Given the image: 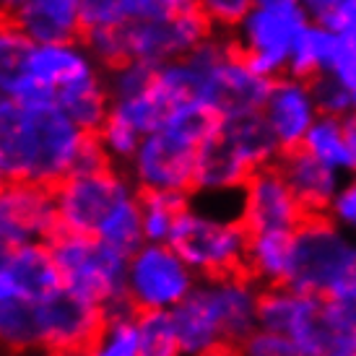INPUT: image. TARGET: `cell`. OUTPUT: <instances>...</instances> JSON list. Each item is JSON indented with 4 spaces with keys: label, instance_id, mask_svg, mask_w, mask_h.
I'll use <instances>...</instances> for the list:
<instances>
[{
    "label": "cell",
    "instance_id": "cell-1",
    "mask_svg": "<svg viewBox=\"0 0 356 356\" xmlns=\"http://www.w3.org/2000/svg\"><path fill=\"white\" fill-rule=\"evenodd\" d=\"M89 133L55 104L26 107L0 97V172L6 179L55 188L76 172Z\"/></svg>",
    "mask_w": 356,
    "mask_h": 356
},
{
    "label": "cell",
    "instance_id": "cell-2",
    "mask_svg": "<svg viewBox=\"0 0 356 356\" xmlns=\"http://www.w3.org/2000/svg\"><path fill=\"white\" fill-rule=\"evenodd\" d=\"M29 76L83 133L97 136L112 109V97L107 91L104 68L91 58L83 42L34 44Z\"/></svg>",
    "mask_w": 356,
    "mask_h": 356
},
{
    "label": "cell",
    "instance_id": "cell-3",
    "mask_svg": "<svg viewBox=\"0 0 356 356\" xmlns=\"http://www.w3.org/2000/svg\"><path fill=\"white\" fill-rule=\"evenodd\" d=\"M257 327L289 338L305 356H356V333L336 305L289 286L260 289Z\"/></svg>",
    "mask_w": 356,
    "mask_h": 356
},
{
    "label": "cell",
    "instance_id": "cell-4",
    "mask_svg": "<svg viewBox=\"0 0 356 356\" xmlns=\"http://www.w3.org/2000/svg\"><path fill=\"white\" fill-rule=\"evenodd\" d=\"M248 242L250 232L239 218L213 213L193 200L169 239L172 250L200 281L248 276Z\"/></svg>",
    "mask_w": 356,
    "mask_h": 356
},
{
    "label": "cell",
    "instance_id": "cell-5",
    "mask_svg": "<svg viewBox=\"0 0 356 356\" xmlns=\"http://www.w3.org/2000/svg\"><path fill=\"white\" fill-rule=\"evenodd\" d=\"M50 250L65 289L97 302L109 315L130 309L125 294L130 255L109 248L107 242L97 237H81L65 232H60L52 239Z\"/></svg>",
    "mask_w": 356,
    "mask_h": 356
},
{
    "label": "cell",
    "instance_id": "cell-6",
    "mask_svg": "<svg viewBox=\"0 0 356 356\" xmlns=\"http://www.w3.org/2000/svg\"><path fill=\"white\" fill-rule=\"evenodd\" d=\"M52 190L60 232L81 237H99V232L118 213V208L140 193L128 172L115 164L89 172H73Z\"/></svg>",
    "mask_w": 356,
    "mask_h": 356
},
{
    "label": "cell",
    "instance_id": "cell-7",
    "mask_svg": "<svg viewBox=\"0 0 356 356\" xmlns=\"http://www.w3.org/2000/svg\"><path fill=\"white\" fill-rule=\"evenodd\" d=\"M309 26L302 6H255L239 21L234 34V50L250 63L257 76L276 81L289 70V60L302 31Z\"/></svg>",
    "mask_w": 356,
    "mask_h": 356
},
{
    "label": "cell",
    "instance_id": "cell-8",
    "mask_svg": "<svg viewBox=\"0 0 356 356\" xmlns=\"http://www.w3.org/2000/svg\"><path fill=\"white\" fill-rule=\"evenodd\" d=\"M198 281L172 245L146 242L128 257V307L133 312H172L193 294Z\"/></svg>",
    "mask_w": 356,
    "mask_h": 356
},
{
    "label": "cell",
    "instance_id": "cell-9",
    "mask_svg": "<svg viewBox=\"0 0 356 356\" xmlns=\"http://www.w3.org/2000/svg\"><path fill=\"white\" fill-rule=\"evenodd\" d=\"M206 50V107L218 120L260 112L266 104L270 81L257 76L234 44L211 37L203 42Z\"/></svg>",
    "mask_w": 356,
    "mask_h": 356
},
{
    "label": "cell",
    "instance_id": "cell-10",
    "mask_svg": "<svg viewBox=\"0 0 356 356\" xmlns=\"http://www.w3.org/2000/svg\"><path fill=\"white\" fill-rule=\"evenodd\" d=\"M198 143L179 136L175 130L161 128L140 140L136 156L125 167L128 177L140 193H195V159Z\"/></svg>",
    "mask_w": 356,
    "mask_h": 356
},
{
    "label": "cell",
    "instance_id": "cell-11",
    "mask_svg": "<svg viewBox=\"0 0 356 356\" xmlns=\"http://www.w3.org/2000/svg\"><path fill=\"white\" fill-rule=\"evenodd\" d=\"M109 312L70 289H60L40 302L42 354L81 356L102 336Z\"/></svg>",
    "mask_w": 356,
    "mask_h": 356
},
{
    "label": "cell",
    "instance_id": "cell-12",
    "mask_svg": "<svg viewBox=\"0 0 356 356\" xmlns=\"http://www.w3.org/2000/svg\"><path fill=\"white\" fill-rule=\"evenodd\" d=\"M211 37L213 26L198 8L161 19L133 21L125 26L128 60H138L149 68H161L167 63L188 58Z\"/></svg>",
    "mask_w": 356,
    "mask_h": 356
},
{
    "label": "cell",
    "instance_id": "cell-13",
    "mask_svg": "<svg viewBox=\"0 0 356 356\" xmlns=\"http://www.w3.org/2000/svg\"><path fill=\"white\" fill-rule=\"evenodd\" d=\"M0 232L21 245H50L60 234L55 190L37 182L8 179L0 193Z\"/></svg>",
    "mask_w": 356,
    "mask_h": 356
},
{
    "label": "cell",
    "instance_id": "cell-14",
    "mask_svg": "<svg viewBox=\"0 0 356 356\" xmlns=\"http://www.w3.org/2000/svg\"><path fill=\"white\" fill-rule=\"evenodd\" d=\"M305 218V208L291 193L276 164L250 175L242 188V213H239V221L245 224L250 234L297 232Z\"/></svg>",
    "mask_w": 356,
    "mask_h": 356
},
{
    "label": "cell",
    "instance_id": "cell-15",
    "mask_svg": "<svg viewBox=\"0 0 356 356\" xmlns=\"http://www.w3.org/2000/svg\"><path fill=\"white\" fill-rule=\"evenodd\" d=\"M260 112L284 154L302 149L307 133L320 118L312 83L294 76H278L276 81H270L266 104Z\"/></svg>",
    "mask_w": 356,
    "mask_h": 356
},
{
    "label": "cell",
    "instance_id": "cell-16",
    "mask_svg": "<svg viewBox=\"0 0 356 356\" xmlns=\"http://www.w3.org/2000/svg\"><path fill=\"white\" fill-rule=\"evenodd\" d=\"M276 167L284 175L291 193L302 203L307 216H327L338 190L343 188V182H346L341 172L330 169L320 159L307 154L305 149L281 154Z\"/></svg>",
    "mask_w": 356,
    "mask_h": 356
},
{
    "label": "cell",
    "instance_id": "cell-17",
    "mask_svg": "<svg viewBox=\"0 0 356 356\" xmlns=\"http://www.w3.org/2000/svg\"><path fill=\"white\" fill-rule=\"evenodd\" d=\"M172 317H175V327H177L185 356H200L211 348L229 346L208 281H198L193 294L177 309H172Z\"/></svg>",
    "mask_w": 356,
    "mask_h": 356
},
{
    "label": "cell",
    "instance_id": "cell-18",
    "mask_svg": "<svg viewBox=\"0 0 356 356\" xmlns=\"http://www.w3.org/2000/svg\"><path fill=\"white\" fill-rule=\"evenodd\" d=\"M252 169L242 161L221 133L216 130L208 136L198 149L195 159V193L198 195H221V193H239L250 179Z\"/></svg>",
    "mask_w": 356,
    "mask_h": 356
},
{
    "label": "cell",
    "instance_id": "cell-19",
    "mask_svg": "<svg viewBox=\"0 0 356 356\" xmlns=\"http://www.w3.org/2000/svg\"><path fill=\"white\" fill-rule=\"evenodd\" d=\"M34 44L81 40V0H29L13 16Z\"/></svg>",
    "mask_w": 356,
    "mask_h": 356
},
{
    "label": "cell",
    "instance_id": "cell-20",
    "mask_svg": "<svg viewBox=\"0 0 356 356\" xmlns=\"http://www.w3.org/2000/svg\"><path fill=\"white\" fill-rule=\"evenodd\" d=\"M6 270L16 286V294L29 299V302H44L63 289V278H60L50 245H21V248H16L10 260L6 263Z\"/></svg>",
    "mask_w": 356,
    "mask_h": 356
},
{
    "label": "cell",
    "instance_id": "cell-21",
    "mask_svg": "<svg viewBox=\"0 0 356 356\" xmlns=\"http://www.w3.org/2000/svg\"><path fill=\"white\" fill-rule=\"evenodd\" d=\"M218 133L232 143V149L237 151L252 172L278 164V159L284 154L268 128L263 112H248L237 118L218 120Z\"/></svg>",
    "mask_w": 356,
    "mask_h": 356
},
{
    "label": "cell",
    "instance_id": "cell-22",
    "mask_svg": "<svg viewBox=\"0 0 356 356\" xmlns=\"http://www.w3.org/2000/svg\"><path fill=\"white\" fill-rule=\"evenodd\" d=\"M294 232H257L248 242V276L260 289L286 286Z\"/></svg>",
    "mask_w": 356,
    "mask_h": 356
},
{
    "label": "cell",
    "instance_id": "cell-23",
    "mask_svg": "<svg viewBox=\"0 0 356 356\" xmlns=\"http://www.w3.org/2000/svg\"><path fill=\"white\" fill-rule=\"evenodd\" d=\"M341 58H343L341 40L327 29L325 24L309 21V26L302 31V37H299L294 50H291L286 76H294V79L312 83L317 76L333 73V68L341 63Z\"/></svg>",
    "mask_w": 356,
    "mask_h": 356
},
{
    "label": "cell",
    "instance_id": "cell-24",
    "mask_svg": "<svg viewBox=\"0 0 356 356\" xmlns=\"http://www.w3.org/2000/svg\"><path fill=\"white\" fill-rule=\"evenodd\" d=\"M42 354L40 302L13 297L0 305V356Z\"/></svg>",
    "mask_w": 356,
    "mask_h": 356
},
{
    "label": "cell",
    "instance_id": "cell-25",
    "mask_svg": "<svg viewBox=\"0 0 356 356\" xmlns=\"http://www.w3.org/2000/svg\"><path fill=\"white\" fill-rule=\"evenodd\" d=\"M34 42L8 16H0V97L21 99L31 86L29 58Z\"/></svg>",
    "mask_w": 356,
    "mask_h": 356
},
{
    "label": "cell",
    "instance_id": "cell-26",
    "mask_svg": "<svg viewBox=\"0 0 356 356\" xmlns=\"http://www.w3.org/2000/svg\"><path fill=\"white\" fill-rule=\"evenodd\" d=\"M302 149L320 159L323 164L336 169L341 175L356 172V159L348 149L346 130H343V118H330V115H320L312 130L307 133Z\"/></svg>",
    "mask_w": 356,
    "mask_h": 356
},
{
    "label": "cell",
    "instance_id": "cell-27",
    "mask_svg": "<svg viewBox=\"0 0 356 356\" xmlns=\"http://www.w3.org/2000/svg\"><path fill=\"white\" fill-rule=\"evenodd\" d=\"M190 206V195L175 193H140V213H143V237L146 242L169 245L172 232L179 216Z\"/></svg>",
    "mask_w": 356,
    "mask_h": 356
},
{
    "label": "cell",
    "instance_id": "cell-28",
    "mask_svg": "<svg viewBox=\"0 0 356 356\" xmlns=\"http://www.w3.org/2000/svg\"><path fill=\"white\" fill-rule=\"evenodd\" d=\"M140 356H185L172 312H136Z\"/></svg>",
    "mask_w": 356,
    "mask_h": 356
},
{
    "label": "cell",
    "instance_id": "cell-29",
    "mask_svg": "<svg viewBox=\"0 0 356 356\" xmlns=\"http://www.w3.org/2000/svg\"><path fill=\"white\" fill-rule=\"evenodd\" d=\"M81 356H140L138 354V327L136 312H115L109 315L102 336Z\"/></svg>",
    "mask_w": 356,
    "mask_h": 356
},
{
    "label": "cell",
    "instance_id": "cell-30",
    "mask_svg": "<svg viewBox=\"0 0 356 356\" xmlns=\"http://www.w3.org/2000/svg\"><path fill=\"white\" fill-rule=\"evenodd\" d=\"M94 138H97V143L102 146L109 164L125 169L130 164V159L136 156V151H138L143 136H140L130 122L118 118L115 112H109L107 120H104V125L97 130Z\"/></svg>",
    "mask_w": 356,
    "mask_h": 356
},
{
    "label": "cell",
    "instance_id": "cell-31",
    "mask_svg": "<svg viewBox=\"0 0 356 356\" xmlns=\"http://www.w3.org/2000/svg\"><path fill=\"white\" fill-rule=\"evenodd\" d=\"M154 73H156V68H149L138 60H125L115 68H107L104 81H107V91L112 102L133 99V97H140L143 91H149L154 83Z\"/></svg>",
    "mask_w": 356,
    "mask_h": 356
},
{
    "label": "cell",
    "instance_id": "cell-32",
    "mask_svg": "<svg viewBox=\"0 0 356 356\" xmlns=\"http://www.w3.org/2000/svg\"><path fill=\"white\" fill-rule=\"evenodd\" d=\"M81 42L86 44L91 58L99 63L102 68H115L128 60V40H125V26L120 29H94L83 31Z\"/></svg>",
    "mask_w": 356,
    "mask_h": 356
},
{
    "label": "cell",
    "instance_id": "cell-33",
    "mask_svg": "<svg viewBox=\"0 0 356 356\" xmlns=\"http://www.w3.org/2000/svg\"><path fill=\"white\" fill-rule=\"evenodd\" d=\"M128 24L125 0H81V34L94 29H120Z\"/></svg>",
    "mask_w": 356,
    "mask_h": 356
},
{
    "label": "cell",
    "instance_id": "cell-34",
    "mask_svg": "<svg viewBox=\"0 0 356 356\" xmlns=\"http://www.w3.org/2000/svg\"><path fill=\"white\" fill-rule=\"evenodd\" d=\"M257 6V0H198V10L213 29H237L239 21Z\"/></svg>",
    "mask_w": 356,
    "mask_h": 356
},
{
    "label": "cell",
    "instance_id": "cell-35",
    "mask_svg": "<svg viewBox=\"0 0 356 356\" xmlns=\"http://www.w3.org/2000/svg\"><path fill=\"white\" fill-rule=\"evenodd\" d=\"M312 91H315L320 115H330V118H348V115H351L346 89L341 86V81H338L333 73L317 76V79L312 81Z\"/></svg>",
    "mask_w": 356,
    "mask_h": 356
},
{
    "label": "cell",
    "instance_id": "cell-36",
    "mask_svg": "<svg viewBox=\"0 0 356 356\" xmlns=\"http://www.w3.org/2000/svg\"><path fill=\"white\" fill-rule=\"evenodd\" d=\"M239 356H305V354L289 338L257 327L255 333L239 346Z\"/></svg>",
    "mask_w": 356,
    "mask_h": 356
},
{
    "label": "cell",
    "instance_id": "cell-37",
    "mask_svg": "<svg viewBox=\"0 0 356 356\" xmlns=\"http://www.w3.org/2000/svg\"><path fill=\"white\" fill-rule=\"evenodd\" d=\"M325 26L341 40L343 58H356V0H346V3L325 21Z\"/></svg>",
    "mask_w": 356,
    "mask_h": 356
},
{
    "label": "cell",
    "instance_id": "cell-38",
    "mask_svg": "<svg viewBox=\"0 0 356 356\" xmlns=\"http://www.w3.org/2000/svg\"><path fill=\"white\" fill-rule=\"evenodd\" d=\"M327 218L356 239V179L343 182V188L338 190L336 200L327 211Z\"/></svg>",
    "mask_w": 356,
    "mask_h": 356
},
{
    "label": "cell",
    "instance_id": "cell-39",
    "mask_svg": "<svg viewBox=\"0 0 356 356\" xmlns=\"http://www.w3.org/2000/svg\"><path fill=\"white\" fill-rule=\"evenodd\" d=\"M125 10H128L130 24H133V21H149V19H161V16H172L167 0H125Z\"/></svg>",
    "mask_w": 356,
    "mask_h": 356
},
{
    "label": "cell",
    "instance_id": "cell-40",
    "mask_svg": "<svg viewBox=\"0 0 356 356\" xmlns=\"http://www.w3.org/2000/svg\"><path fill=\"white\" fill-rule=\"evenodd\" d=\"M333 76H336V79L341 81V86L346 89L351 115H356V58H341V63L333 68Z\"/></svg>",
    "mask_w": 356,
    "mask_h": 356
},
{
    "label": "cell",
    "instance_id": "cell-41",
    "mask_svg": "<svg viewBox=\"0 0 356 356\" xmlns=\"http://www.w3.org/2000/svg\"><path fill=\"white\" fill-rule=\"evenodd\" d=\"M343 3L346 0H299V6L309 16V21H317V24H325Z\"/></svg>",
    "mask_w": 356,
    "mask_h": 356
},
{
    "label": "cell",
    "instance_id": "cell-42",
    "mask_svg": "<svg viewBox=\"0 0 356 356\" xmlns=\"http://www.w3.org/2000/svg\"><path fill=\"white\" fill-rule=\"evenodd\" d=\"M336 309L341 312V317L346 320V325L356 333V299H348V302H333Z\"/></svg>",
    "mask_w": 356,
    "mask_h": 356
},
{
    "label": "cell",
    "instance_id": "cell-43",
    "mask_svg": "<svg viewBox=\"0 0 356 356\" xmlns=\"http://www.w3.org/2000/svg\"><path fill=\"white\" fill-rule=\"evenodd\" d=\"M13 297H19V294H16V286H13V281H10L8 270H6V266H3L0 268V305Z\"/></svg>",
    "mask_w": 356,
    "mask_h": 356
},
{
    "label": "cell",
    "instance_id": "cell-44",
    "mask_svg": "<svg viewBox=\"0 0 356 356\" xmlns=\"http://www.w3.org/2000/svg\"><path fill=\"white\" fill-rule=\"evenodd\" d=\"M343 130H346V140H348V149L356 159V115H348L343 118Z\"/></svg>",
    "mask_w": 356,
    "mask_h": 356
},
{
    "label": "cell",
    "instance_id": "cell-45",
    "mask_svg": "<svg viewBox=\"0 0 356 356\" xmlns=\"http://www.w3.org/2000/svg\"><path fill=\"white\" fill-rule=\"evenodd\" d=\"M26 3H29V0H0V16L13 19V16L26 6Z\"/></svg>",
    "mask_w": 356,
    "mask_h": 356
},
{
    "label": "cell",
    "instance_id": "cell-46",
    "mask_svg": "<svg viewBox=\"0 0 356 356\" xmlns=\"http://www.w3.org/2000/svg\"><path fill=\"white\" fill-rule=\"evenodd\" d=\"M13 250H16V245H13V242H10V239L6 237L3 232H0V268H3V266H6V263L10 260V255H13Z\"/></svg>",
    "mask_w": 356,
    "mask_h": 356
},
{
    "label": "cell",
    "instance_id": "cell-47",
    "mask_svg": "<svg viewBox=\"0 0 356 356\" xmlns=\"http://www.w3.org/2000/svg\"><path fill=\"white\" fill-rule=\"evenodd\" d=\"M200 356H239V348L218 346V348H211V351H206V354H200Z\"/></svg>",
    "mask_w": 356,
    "mask_h": 356
},
{
    "label": "cell",
    "instance_id": "cell-48",
    "mask_svg": "<svg viewBox=\"0 0 356 356\" xmlns=\"http://www.w3.org/2000/svg\"><path fill=\"white\" fill-rule=\"evenodd\" d=\"M299 0H257V6H294Z\"/></svg>",
    "mask_w": 356,
    "mask_h": 356
},
{
    "label": "cell",
    "instance_id": "cell-49",
    "mask_svg": "<svg viewBox=\"0 0 356 356\" xmlns=\"http://www.w3.org/2000/svg\"><path fill=\"white\" fill-rule=\"evenodd\" d=\"M6 182H8V179H6V175H3V172H0V193H3V188H6Z\"/></svg>",
    "mask_w": 356,
    "mask_h": 356
},
{
    "label": "cell",
    "instance_id": "cell-50",
    "mask_svg": "<svg viewBox=\"0 0 356 356\" xmlns=\"http://www.w3.org/2000/svg\"><path fill=\"white\" fill-rule=\"evenodd\" d=\"M34 356H58V354H34Z\"/></svg>",
    "mask_w": 356,
    "mask_h": 356
}]
</instances>
